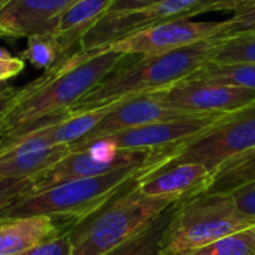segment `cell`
Masks as SVG:
<instances>
[{
  "label": "cell",
  "mask_w": 255,
  "mask_h": 255,
  "mask_svg": "<svg viewBox=\"0 0 255 255\" xmlns=\"http://www.w3.org/2000/svg\"><path fill=\"white\" fill-rule=\"evenodd\" d=\"M131 55L103 49H78L58 60L37 79L18 90L0 117L1 139L70 109Z\"/></svg>",
  "instance_id": "obj_1"
},
{
  "label": "cell",
  "mask_w": 255,
  "mask_h": 255,
  "mask_svg": "<svg viewBox=\"0 0 255 255\" xmlns=\"http://www.w3.org/2000/svg\"><path fill=\"white\" fill-rule=\"evenodd\" d=\"M218 43L220 40L212 37L166 54L140 55V58L134 61L126 60L97 87L85 94L70 112L102 108L139 94L161 91L181 82L209 63Z\"/></svg>",
  "instance_id": "obj_2"
},
{
  "label": "cell",
  "mask_w": 255,
  "mask_h": 255,
  "mask_svg": "<svg viewBox=\"0 0 255 255\" xmlns=\"http://www.w3.org/2000/svg\"><path fill=\"white\" fill-rule=\"evenodd\" d=\"M146 176V175H145ZM142 178L130 182L70 232L72 255H103L146 229L173 200L145 196Z\"/></svg>",
  "instance_id": "obj_3"
},
{
  "label": "cell",
  "mask_w": 255,
  "mask_h": 255,
  "mask_svg": "<svg viewBox=\"0 0 255 255\" xmlns=\"http://www.w3.org/2000/svg\"><path fill=\"white\" fill-rule=\"evenodd\" d=\"M166 163H169V160H158L143 166L123 167L105 175L54 185L40 193L30 194L18 200L0 215V220L31 215H51L67 218L78 224L100 209L130 182L143 178Z\"/></svg>",
  "instance_id": "obj_4"
},
{
  "label": "cell",
  "mask_w": 255,
  "mask_h": 255,
  "mask_svg": "<svg viewBox=\"0 0 255 255\" xmlns=\"http://www.w3.org/2000/svg\"><path fill=\"white\" fill-rule=\"evenodd\" d=\"M254 224L232 194H199L181 202L164 239V255L188 254Z\"/></svg>",
  "instance_id": "obj_5"
},
{
  "label": "cell",
  "mask_w": 255,
  "mask_h": 255,
  "mask_svg": "<svg viewBox=\"0 0 255 255\" xmlns=\"http://www.w3.org/2000/svg\"><path fill=\"white\" fill-rule=\"evenodd\" d=\"M175 148L160 151H127L117 149L112 143L103 139L70 146V152L63 160L30 179L33 187L31 194L67 181L99 176L123 167L143 166L158 160L170 161Z\"/></svg>",
  "instance_id": "obj_6"
},
{
  "label": "cell",
  "mask_w": 255,
  "mask_h": 255,
  "mask_svg": "<svg viewBox=\"0 0 255 255\" xmlns=\"http://www.w3.org/2000/svg\"><path fill=\"white\" fill-rule=\"evenodd\" d=\"M255 148V102L223 115L200 134L178 145L169 163H200L212 175L226 161Z\"/></svg>",
  "instance_id": "obj_7"
},
{
  "label": "cell",
  "mask_w": 255,
  "mask_h": 255,
  "mask_svg": "<svg viewBox=\"0 0 255 255\" xmlns=\"http://www.w3.org/2000/svg\"><path fill=\"white\" fill-rule=\"evenodd\" d=\"M202 0H161L146 7L106 13L100 16L81 37L79 49H103L148 27L185 18Z\"/></svg>",
  "instance_id": "obj_8"
},
{
  "label": "cell",
  "mask_w": 255,
  "mask_h": 255,
  "mask_svg": "<svg viewBox=\"0 0 255 255\" xmlns=\"http://www.w3.org/2000/svg\"><path fill=\"white\" fill-rule=\"evenodd\" d=\"M224 28V21H196L185 18L170 19L126 39L112 43L109 48L127 55H158L188 45L218 37Z\"/></svg>",
  "instance_id": "obj_9"
},
{
  "label": "cell",
  "mask_w": 255,
  "mask_h": 255,
  "mask_svg": "<svg viewBox=\"0 0 255 255\" xmlns=\"http://www.w3.org/2000/svg\"><path fill=\"white\" fill-rule=\"evenodd\" d=\"M155 94L167 105L190 114L226 115L255 102V90L187 78Z\"/></svg>",
  "instance_id": "obj_10"
},
{
  "label": "cell",
  "mask_w": 255,
  "mask_h": 255,
  "mask_svg": "<svg viewBox=\"0 0 255 255\" xmlns=\"http://www.w3.org/2000/svg\"><path fill=\"white\" fill-rule=\"evenodd\" d=\"M221 117L223 115L218 114L184 115L172 120L157 121L136 128L117 131L99 139L112 143L117 149H127V151L169 149L200 134L202 131L209 128L214 123H217Z\"/></svg>",
  "instance_id": "obj_11"
},
{
  "label": "cell",
  "mask_w": 255,
  "mask_h": 255,
  "mask_svg": "<svg viewBox=\"0 0 255 255\" xmlns=\"http://www.w3.org/2000/svg\"><path fill=\"white\" fill-rule=\"evenodd\" d=\"M184 115H193V114L167 105L155 93L139 94V96L128 97L115 103L111 112L84 139H81L79 142L70 146L88 143L91 140H96L99 137H103L117 131L136 128V127H142L146 124L157 123V121L172 120V118H178Z\"/></svg>",
  "instance_id": "obj_12"
},
{
  "label": "cell",
  "mask_w": 255,
  "mask_h": 255,
  "mask_svg": "<svg viewBox=\"0 0 255 255\" xmlns=\"http://www.w3.org/2000/svg\"><path fill=\"white\" fill-rule=\"evenodd\" d=\"M212 176L200 163H166L143 176L139 190L149 197L182 202L203 194L209 188Z\"/></svg>",
  "instance_id": "obj_13"
},
{
  "label": "cell",
  "mask_w": 255,
  "mask_h": 255,
  "mask_svg": "<svg viewBox=\"0 0 255 255\" xmlns=\"http://www.w3.org/2000/svg\"><path fill=\"white\" fill-rule=\"evenodd\" d=\"M78 0H6L0 6L4 37H30L54 31L58 18Z\"/></svg>",
  "instance_id": "obj_14"
},
{
  "label": "cell",
  "mask_w": 255,
  "mask_h": 255,
  "mask_svg": "<svg viewBox=\"0 0 255 255\" xmlns=\"http://www.w3.org/2000/svg\"><path fill=\"white\" fill-rule=\"evenodd\" d=\"M75 221L51 215L0 220V255H16L45 241L69 233Z\"/></svg>",
  "instance_id": "obj_15"
},
{
  "label": "cell",
  "mask_w": 255,
  "mask_h": 255,
  "mask_svg": "<svg viewBox=\"0 0 255 255\" xmlns=\"http://www.w3.org/2000/svg\"><path fill=\"white\" fill-rule=\"evenodd\" d=\"M112 0H78L61 13L52 31L63 54L70 55V49L79 45L84 33L106 12Z\"/></svg>",
  "instance_id": "obj_16"
},
{
  "label": "cell",
  "mask_w": 255,
  "mask_h": 255,
  "mask_svg": "<svg viewBox=\"0 0 255 255\" xmlns=\"http://www.w3.org/2000/svg\"><path fill=\"white\" fill-rule=\"evenodd\" d=\"M114 105L115 103L84 112H72L61 121L45 124L30 131H34L48 145H73L84 139L111 112Z\"/></svg>",
  "instance_id": "obj_17"
},
{
  "label": "cell",
  "mask_w": 255,
  "mask_h": 255,
  "mask_svg": "<svg viewBox=\"0 0 255 255\" xmlns=\"http://www.w3.org/2000/svg\"><path fill=\"white\" fill-rule=\"evenodd\" d=\"M179 205L181 202L172 203L146 229L103 255H164V239Z\"/></svg>",
  "instance_id": "obj_18"
},
{
  "label": "cell",
  "mask_w": 255,
  "mask_h": 255,
  "mask_svg": "<svg viewBox=\"0 0 255 255\" xmlns=\"http://www.w3.org/2000/svg\"><path fill=\"white\" fill-rule=\"evenodd\" d=\"M251 182H255V148L221 164L205 193L227 194Z\"/></svg>",
  "instance_id": "obj_19"
},
{
  "label": "cell",
  "mask_w": 255,
  "mask_h": 255,
  "mask_svg": "<svg viewBox=\"0 0 255 255\" xmlns=\"http://www.w3.org/2000/svg\"><path fill=\"white\" fill-rule=\"evenodd\" d=\"M188 78L223 82L255 90V63H206Z\"/></svg>",
  "instance_id": "obj_20"
},
{
  "label": "cell",
  "mask_w": 255,
  "mask_h": 255,
  "mask_svg": "<svg viewBox=\"0 0 255 255\" xmlns=\"http://www.w3.org/2000/svg\"><path fill=\"white\" fill-rule=\"evenodd\" d=\"M185 255H255V224Z\"/></svg>",
  "instance_id": "obj_21"
},
{
  "label": "cell",
  "mask_w": 255,
  "mask_h": 255,
  "mask_svg": "<svg viewBox=\"0 0 255 255\" xmlns=\"http://www.w3.org/2000/svg\"><path fill=\"white\" fill-rule=\"evenodd\" d=\"M63 57L66 55L63 54V49L57 37L51 33L30 36L27 42V48L21 55L22 60L30 61L33 66L39 69H49Z\"/></svg>",
  "instance_id": "obj_22"
},
{
  "label": "cell",
  "mask_w": 255,
  "mask_h": 255,
  "mask_svg": "<svg viewBox=\"0 0 255 255\" xmlns=\"http://www.w3.org/2000/svg\"><path fill=\"white\" fill-rule=\"evenodd\" d=\"M220 43L211 55L209 63H255V34L218 39Z\"/></svg>",
  "instance_id": "obj_23"
},
{
  "label": "cell",
  "mask_w": 255,
  "mask_h": 255,
  "mask_svg": "<svg viewBox=\"0 0 255 255\" xmlns=\"http://www.w3.org/2000/svg\"><path fill=\"white\" fill-rule=\"evenodd\" d=\"M33 191L30 179H15L0 176V215L18 200L30 196Z\"/></svg>",
  "instance_id": "obj_24"
},
{
  "label": "cell",
  "mask_w": 255,
  "mask_h": 255,
  "mask_svg": "<svg viewBox=\"0 0 255 255\" xmlns=\"http://www.w3.org/2000/svg\"><path fill=\"white\" fill-rule=\"evenodd\" d=\"M244 34H255V6L238 10L230 19H226L224 28L217 39L223 40Z\"/></svg>",
  "instance_id": "obj_25"
},
{
  "label": "cell",
  "mask_w": 255,
  "mask_h": 255,
  "mask_svg": "<svg viewBox=\"0 0 255 255\" xmlns=\"http://www.w3.org/2000/svg\"><path fill=\"white\" fill-rule=\"evenodd\" d=\"M16 255H72L70 232L60 235L54 239L45 241V242Z\"/></svg>",
  "instance_id": "obj_26"
},
{
  "label": "cell",
  "mask_w": 255,
  "mask_h": 255,
  "mask_svg": "<svg viewBox=\"0 0 255 255\" xmlns=\"http://www.w3.org/2000/svg\"><path fill=\"white\" fill-rule=\"evenodd\" d=\"M229 194H232V197L235 199L238 208L244 214H247L248 217L255 220V182L247 184L244 187H239V188L233 190Z\"/></svg>",
  "instance_id": "obj_27"
},
{
  "label": "cell",
  "mask_w": 255,
  "mask_h": 255,
  "mask_svg": "<svg viewBox=\"0 0 255 255\" xmlns=\"http://www.w3.org/2000/svg\"><path fill=\"white\" fill-rule=\"evenodd\" d=\"M238 0H202L197 6H194L187 15L185 19H191L196 15L206 12H220V10H233Z\"/></svg>",
  "instance_id": "obj_28"
},
{
  "label": "cell",
  "mask_w": 255,
  "mask_h": 255,
  "mask_svg": "<svg viewBox=\"0 0 255 255\" xmlns=\"http://www.w3.org/2000/svg\"><path fill=\"white\" fill-rule=\"evenodd\" d=\"M158 1H161V0H112L103 15H106V13H115V12L134 10V9H140V7L151 6V4L158 3Z\"/></svg>",
  "instance_id": "obj_29"
},
{
  "label": "cell",
  "mask_w": 255,
  "mask_h": 255,
  "mask_svg": "<svg viewBox=\"0 0 255 255\" xmlns=\"http://www.w3.org/2000/svg\"><path fill=\"white\" fill-rule=\"evenodd\" d=\"M24 69V60L18 57L0 58V84L16 76Z\"/></svg>",
  "instance_id": "obj_30"
},
{
  "label": "cell",
  "mask_w": 255,
  "mask_h": 255,
  "mask_svg": "<svg viewBox=\"0 0 255 255\" xmlns=\"http://www.w3.org/2000/svg\"><path fill=\"white\" fill-rule=\"evenodd\" d=\"M16 93H18V90H15L13 87L7 85L6 82L0 84V117L7 109V106L10 105V102L13 100Z\"/></svg>",
  "instance_id": "obj_31"
},
{
  "label": "cell",
  "mask_w": 255,
  "mask_h": 255,
  "mask_svg": "<svg viewBox=\"0 0 255 255\" xmlns=\"http://www.w3.org/2000/svg\"><path fill=\"white\" fill-rule=\"evenodd\" d=\"M251 6H255V0H238L233 10L238 12V10H242V9H247V7H251Z\"/></svg>",
  "instance_id": "obj_32"
},
{
  "label": "cell",
  "mask_w": 255,
  "mask_h": 255,
  "mask_svg": "<svg viewBox=\"0 0 255 255\" xmlns=\"http://www.w3.org/2000/svg\"><path fill=\"white\" fill-rule=\"evenodd\" d=\"M0 58H12V55L7 51H4V49L0 48Z\"/></svg>",
  "instance_id": "obj_33"
},
{
  "label": "cell",
  "mask_w": 255,
  "mask_h": 255,
  "mask_svg": "<svg viewBox=\"0 0 255 255\" xmlns=\"http://www.w3.org/2000/svg\"><path fill=\"white\" fill-rule=\"evenodd\" d=\"M0 37H4V34L1 33V30H0Z\"/></svg>",
  "instance_id": "obj_34"
},
{
  "label": "cell",
  "mask_w": 255,
  "mask_h": 255,
  "mask_svg": "<svg viewBox=\"0 0 255 255\" xmlns=\"http://www.w3.org/2000/svg\"><path fill=\"white\" fill-rule=\"evenodd\" d=\"M4 1H6V0H0V6H1V4H3Z\"/></svg>",
  "instance_id": "obj_35"
},
{
  "label": "cell",
  "mask_w": 255,
  "mask_h": 255,
  "mask_svg": "<svg viewBox=\"0 0 255 255\" xmlns=\"http://www.w3.org/2000/svg\"><path fill=\"white\" fill-rule=\"evenodd\" d=\"M0 139H1V134H0Z\"/></svg>",
  "instance_id": "obj_36"
},
{
  "label": "cell",
  "mask_w": 255,
  "mask_h": 255,
  "mask_svg": "<svg viewBox=\"0 0 255 255\" xmlns=\"http://www.w3.org/2000/svg\"><path fill=\"white\" fill-rule=\"evenodd\" d=\"M0 134H1V133H0Z\"/></svg>",
  "instance_id": "obj_37"
}]
</instances>
